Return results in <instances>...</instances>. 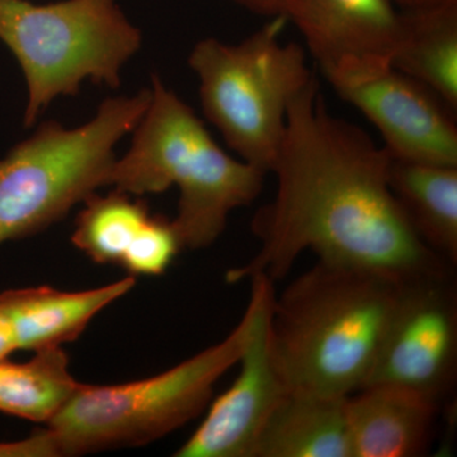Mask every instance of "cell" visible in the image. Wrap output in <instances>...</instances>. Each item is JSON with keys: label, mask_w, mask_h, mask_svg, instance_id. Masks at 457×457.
<instances>
[{"label": "cell", "mask_w": 457, "mask_h": 457, "mask_svg": "<svg viewBox=\"0 0 457 457\" xmlns=\"http://www.w3.org/2000/svg\"><path fill=\"white\" fill-rule=\"evenodd\" d=\"M390 155L359 126L329 112L317 77L288 108L273 200L255 213L257 254L228 282L267 276L276 282L305 252L319 261L407 281L455 269L427 248L390 189Z\"/></svg>", "instance_id": "1"}, {"label": "cell", "mask_w": 457, "mask_h": 457, "mask_svg": "<svg viewBox=\"0 0 457 457\" xmlns=\"http://www.w3.org/2000/svg\"><path fill=\"white\" fill-rule=\"evenodd\" d=\"M402 282L319 261L273 297L267 339L290 392L347 398L368 383Z\"/></svg>", "instance_id": "2"}, {"label": "cell", "mask_w": 457, "mask_h": 457, "mask_svg": "<svg viewBox=\"0 0 457 457\" xmlns=\"http://www.w3.org/2000/svg\"><path fill=\"white\" fill-rule=\"evenodd\" d=\"M152 99L110 186L131 196L179 189L174 227L183 249L212 245L234 210L253 204L267 171L228 155L186 102L152 77Z\"/></svg>", "instance_id": "3"}, {"label": "cell", "mask_w": 457, "mask_h": 457, "mask_svg": "<svg viewBox=\"0 0 457 457\" xmlns=\"http://www.w3.org/2000/svg\"><path fill=\"white\" fill-rule=\"evenodd\" d=\"M248 305L237 326L220 343L167 371L117 385L79 384L47 425L59 456L135 447L159 440L203 413L213 387L239 363L264 300L275 282L254 275Z\"/></svg>", "instance_id": "4"}, {"label": "cell", "mask_w": 457, "mask_h": 457, "mask_svg": "<svg viewBox=\"0 0 457 457\" xmlns=\"http://www.w3.org/2000/svg\"><path fill=\"white\" fill-rule=\"evenodd\" d=\"M152 90L102 102L79 128L42 123L0 159V245L40 233L110 186L114 147L143 119Z\"/></svg>", "instance_id": "5"}, {"label": "cell", "mask_w": 457, "mask_h": 457, "mask_svg": "<svg viewBox=\"0 0 457 457\" xmlns=\"http://www.w3.org/2000/svg\"><path fill=\"white\" fill-rule=\"evenodd\" d=\"M286 23L285 16L270 17L239 44L204 38L188 57L206 119L242 161L267 173L291 102L315 77L303 47L281 40Z\"/></svg>", "instance_id": "6"}, {"label": "cell", "mask_w": 457, "mask_h": 457, "mask_svg": "<svg viewBox=\"0 0 457 457\" xmlns=\"http://www.w3.org/2000/svg\"><path fill=\"white\" fill-rule=\"evenodd\" d=\"M0 40L25 74V126L31 128L54 99L78 95L83 80L119 88L143 37L119 0H0Z\"/></svg>", "instance_id": "7"}, {"label": "cell", "mask_w": 457, "mask_h": 457, "mask_svg": "<svg viewBox=\"0 0 457 457\" xmlns=\"http://www.w3.org/2000/svg\"><path fill=\"white\" fill-rule=\"evenodd\" d=\"M455 269L402 282L368 385L404 387L451 407L457 381ZM363 386V387H365Z\"/></svg>", "instance_id": "8"}, {"label": "cell", "mask_w": 457, "mask_h": 457, "mask_svg": "<svg viewBox=\"0 0 457 457\" xmlns=\"http://www.w3.org/2000/svg\"><path fill=\"white\" fill-rule=\"evenodd\" d=\"M324 75L375 126L395 161L457 167L455 110L386 57L343 62Z\"/></svg>", "instance_id": "9"}, {"label": "cell", "mask_w": 457, "mask_h": 457, "mask_svg": "<svg viewBox=\"0 0 457 457\" xmlns=\"http://www.w3.org/2000/svg\"><path fill=\"white\" fill-rule=\"evenodd\" d=\"M276 291L264 300L240 372L212 403L204 422L174 453L177 457H253L261 433L288 392L269 348L267 327Z\"/></svg>", "instance_id": "10"}, {"label": "cell", "mask_w": 457, "mask_h": 457, "mask_svg": "<svg viewBox=\"0 0 457 457\" xmlns=\"http://www.w3.org/2000/svg\"><path fill=\"white\" fill-rule=\"evenodd\" d=\"M312 57L327 71L347 60L393 59L403 29L394 0H285Z\"/></svg>", "instance_id": "11"}, {"label": "cell", "mask_w": 457, "mask_h": 457, "mask_svg": "<svg viewBox=\"0 0 457 457\" xmlns=\"http://www.w3.org/2000/svg\"><path fill=\"white\" fill-rule=\"evenodd\" d=\"M353 457L426 456L444 408L394 385L374 384L345 399Z\"/></svg>", "instance_id": "12"}, {"label": "cell", "mask_w": 457, "mask_h": 457, "mask_svg": "<svg viewBox=\"0 0 457 457\" xmlns=\"http://www.w3.org/2000/svg\"><path fill=\"white\" fill-rule=\"evenodd\" d=\"M137 284L134 276L86 291L49 286L0 294V312L9 321L17 350L42 351L74 342L92 319Z\"/></svg>", "instance_id": "13"}, {"label": "cell", "mask_w": 457, "mask_h": 457, "mask_svg": "<svg viewBox=\"0 0 457 457\" xmlns=\"http://www.w3.org/2000/svg\"><path fill=\"white\" fill-rule=\"evenodd\" d=\"M347 398L288 390L261 433L253 457H353Z\"/></svg>", "instance_id": "14"}, {"label": "cell", "mask_w": 457, "mask_h": 457, "mask_svg": "<svg viewBox=\"0 0 457 457\" xmlns=\"http://www.w3.org/2000/svg\"><path fill=\"white\" fill-rule=\"evenodd\" d=\"M390 189L420 242L457 264V167L392 159Z\"/></svg>", "instance_id": "15"}, {"label": "cell", "mask_w": 457, "mask_h": 457, "mask_svg": "<svg viewBox=\"0 0 457 457\" xmlns=\"http://www.w3.org/2000/svg\"><path fill=\"white\" fill-rule=\"evenodd\" d=\"M392 64L457 108V0L403 9Z\"/></svg>", "instance_id": "16"}, {"label": "cell", "mask_w": 457, "mask_h": 457, "mask_svg": "<svg viewBox=\"0 0 457 457\" xmlns=\"http://www.w3.org/2000/svg\"><path fill=\"white\" fill-rule=\"evenodd\" d=\"M79 384L62 347L35 352L25 363L0 361V411L49 425Z\"/></svg>", "instance_id": "17"}, {"label": "cell", "mask_w": 457, "mask_h": 457, "mask_svg": "<svg viewBox=\"0 0 457 457\" xmlns=\"http://www.w3.org/2000/svg\"><path fill=\"white\" fill-rule=\"evenodd\" d=\"M78 213L71 243L96 263L120 264L152 213L145 201L114 189L106 196L95 194Z\"/></svg>", "instance_id": "18"}, {"label": "cell", "mask_w": 457, "mask_h": 457, "mask_svg": "<svg viewBox=\"0 0 457 457\" xmlns=\"http://www.w3.org/2000/svg\"><path fill=\"white\" fill-rule=\"evenodd\" d=\"M182 249L173 221L152 215L123 258L121 266L132 276L163 275Z\"/></svg>", "instance_id": "19"}, {"label": "cell", "mask_w": 457, "mask_h": 457, "mask_svg": "<svg viewBox=\"0 0 457 457\" xmlns=\"http://www.w3.org/2000/svg\"><path fill=\"white\" fill-rule=\"evenodd\" d=\"M55 442L50 433L44 431L36 433L27 440L18 442H2L0 457H56Z\"/></svg>", "instance_id": "20"}, {"label": "cell", "mask_w": 457, "mask_h": 457, "mask_svg": "<svg viewBox=\"0 0 457 457\" xmlns=\"http://www.w3.org/2000/svg\"><path fill=\"white\" fill-rule=\"evenodd\" d=\"M248 11L264 17L284 16L285 0H231Z\"/></svg>", "instance_id": "21"}, {"label": "cell", "mask_w": 457, "mask_h": 457, "mask_svg": "<svg viewBox=\"0 0 457 457\" xmlns=\"http://www.w3.org/2000/svg\"><path fill=\"white\" fill-rule=\"evenodd\" d=\"M17 345L7 318L0 312V361L7 360L9 354L16 352Z\"/></svg>", "instance_id": "22"}, {"label": "cell", "mask_w": 457, "mask_h": 457, "mask_svg": "<svg viewBox=\"0 0 457 457\" xmlns=\"http://www.w3.org/2000/svg\"><path fill=\"white\" fill-rule=\"evenodd\" d=\"M444 2V0H394L399 8L408 11V9H417L423 7H429V5L437 4V3Z\"/></svg>", "instance_id": "23"}]
</instances>
